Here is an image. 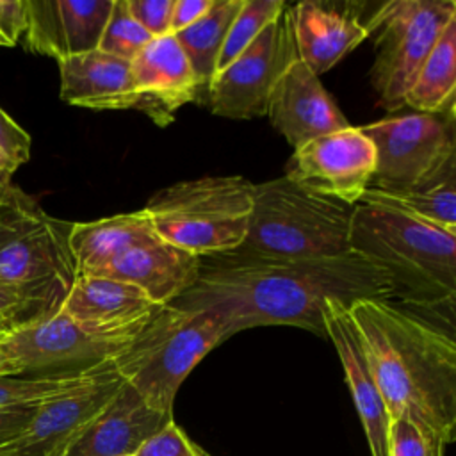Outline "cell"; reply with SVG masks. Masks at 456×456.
Masks as SVG:
<instances>
[{"instance_id":"cell-1","label":"cell","mask_w":456,"mask_h":456,"mask_svg":"<svg viewBox=\"0 0 456 456\" xmlns=\"http://www.w3.org/2000/svg\"><path fill=\"white\" fill-rule=\"evenodd\" d=\"M196 281L171 306L221 317L226 338L249 328L287 324L326 337L324 306L362 299L392 301L388 273L349 249L305 260L203 256Z\"/></svg>"},{"instance_id":"cell-2","label":"cell","mask_w":456,"mask_h":456,"mask_svg":"<svg viewBox=\"0 0 456 456\" xmlns=\"http://www.w3.org/2000/svg\"><path fill=\"white\" fill-rule=\"evenodd\" d=\"M349 314L388 411L410 419L428 436L454 442L456 344L420 315L387 299H362Z\"/></svg>"},{"instance_id":"cell-3","label":"cell","mask_w":456,"mask_h":456,"mask_svg":"<svg viewBox=\"0 0 456 456\" xmlns=\"http://www.w3.org/2000/svg\"><path fill=\"white\" fill-rule=\"evenodd\" d=\"M349 249L381 265L392 297L420 308L452 310L456 296V233L399 212L354 205Z\"/></svg>"},{"instance_id":"cell-4","label":"cell","mask_w":456,"mask_h":456,"mask_svg":"<svg viewBox=\"0 0 456 456\" xmlns=\"http://www.w3.org/2000/svg\"><path fill=\"white\" fill-rule=\"evenodd\" d=\"M354 205L312 194L287 176L253 183V210L239 260H305L349 251Z\"/></svg>"},{"instance_id":"cell-5","label":"cell","mask_w":456,"mask_h":456,"mask_svg":"<svg viewBox=\"0 0 456 456\" xmlns=\"http://www.w3.org/2000/svg\"><path fill=\"white\" fill-rule=\"evenodd\" d=\"M155 235L200 258L237 249L253 210V183L203 176L155 192L142 208Z\"/></svg>"},{"instance_id":"cell-6","label":"cell","mask_w":456,"mask_h":456,"mask_svg":"<svg viewBox=\"0 0 456 456\" xmlns=\"http://www.w3.org/2000/svg\"><path fill=\"white\" fill-rule=\"evenodd\" d=\"M223 340L226 335L219 315L166 305L112 363L151 408L173 413L180 385Z\"/></svg>"},{"instance_id":"cell-7","label":"cell","mask_w":456,"mask_h":456,"mask_svg":"<svg viewBox=\"0 0 456 456\" xmlns=\"http://www.w3.org/2000/svg\"><path fill=\"white\" fill-rule=\"evenodd\" d=\"M73 223L52 217L18 185L0 198V278L21 287L48 312H61L75 280Z\"/></svg>"},{"instance_id":"cell-8","label":"cell","mask_w":456,"mask_h":456,"mask_svg":"<svg viewBox=\"0 0 456 456\" xmlns=\"http://www.w3.org/2000/svg\"><path fill=\"white\" fill-rule=\"evenodd\" d=\"M454 18V0H392L370 12L365 21L376 43L370 84L385 110L404 107L406 93L420 66Z\"/></svg>"},{"instance_id":"cell-9","label":"cell","mask_w":456,"mask_h":456,"mask_svg":"<svg viewBox=\"0 0 456 456\" xmlns=\"http://www.w3.org/2000/svg\"><path fill=\"white\" fill-rule=\"evenodd\" d=\"M360 130L376 153L372 189H413L456 171L454 114H403Z\"/></svg>"},{"instance_id":"cell-10","label":"cell","mask_w":456,"mask_h":456,"mask_svg":"<svg viewBox=\"0 0 456 456\" xmlns=\"http://www.w3.org/2000/svg\"><path fill=\"white\" fill-rule=\"evenodd\" d=\"M296 59L292 12L285 5L253 43L214 75L207 87L210 110L230 119L265 116L274 84Z\"/></svg>"},{"instance_id":"cell-11","label":"cell","mask_w":456,"mask_h":456,"mask_svg":"<svg viewBox=\"0 0 456 456\" xmlns=\"http://www.w3.org/2000/svg\"><path fill=\"white\" fill-rule=\"evenodd\" d=\"M123 385L112 360L87 369L75 385L37 404L27 428L0 444V456H61Z\"/></svg>"},{"instance_id":"cell-12","label":"cell","mask_w":456,"mask_h":456,"mask_svg":"<svg viewBox=\"0 0 456 456\" xmlns=\"http://www.w3.org/2000/svg\"><path fill=\"white\" fill-rule=\"evenodd\" d=\"M130 340L91 333L57 312L12 333L0 342V349L18 365V376H59L114 360Z\"/></svg>"},{"instance_id":"cell-13","label":"cell","mask_w":456,"mask_h":456,"mask_svg":"<svg viewBox=\"0 0 456 456\" xmlns=\"http://www.w3.org/2000/svg\"><path fill=\"white\" fill-rule=\"evenodd\" d=\"M374 167L370 139L360 126L349 125L296 148L285 176L312 194L358 205L370 185Z\"/></svg>"},{"instance_id":"cell-14","label":"cell","mask_w":456,"mask_h":456,"mask_svg":"<svg viewBox=\"0 0 456 456\" xmlns=\"http://www.w3.org/2000/svg\"><path fill=\"white\" fill-rule=\"evenodd\" d=\"M25 46L57 61L98 50L114 0H25Z\"/></svg>"},{"instance_id":"cell-15","label":"cell","mask_w":456,"mask_h":456,"mask_svg":"<svg viewBox=\"0 0 456 456\" xmlns=\"http://www.w3.org/2000/svg\"><path fill=\"white\" fill-rule=\"evenodd\" d=\"M162 308L132 283L77 276L61 312L91 333L134 338Z\"/></svg>"},{"instance_id":"cell-16","label":"cell","mask_w":456,"mask_h":456,"mask_svg":"<svg viewBox=\"0 0 456 456\" xmlns=\"http://www.w3.org/2000/svg\"><path fill=\"white\" fill-rule=\"evenodd\" d=\"M265 116L294 150L315 137L349 126L319 77L299 57L274 84Z\"/></svg>"},{"instance_id":"cell-17","label":"cell","mask_w":456,"mask_h":456,"mask_svg":"<svg viewBox=\"0 0 456 456\" xmlns=\"http://www.w3.org/2000/svg\"><path fill=\"white\" fill-rule=\"evenodd\" d=\"M137 109L153 123L166 126L175 112L192 102L200 84L173 36L153 37L130 62Z\"/></svg>"},{"instance_id":"cell-18","label":"cell","mask_w":456,"mask_h":456,"mask_svg":"<svg viewBox=\"0 0 456 456\" xmlns=\"http://www.w3.org/2000/svg\"><path fill=\"white\" fill-rule=\"evenodd\" d=\"M324 330L338 353L353 403L367 436L370 456H388V411L370 372L360 331L344 303H326Z\"/></svg>"},{"instance_id":"cell-19","label":"cell","mask_w":456,"mask_h":456,"mask_svg":"<svg viewBox=\"0 0 456 456\" xmlns=\"http://www.w3.org/2000/svg\"><path fill=\"white\" fill-rule=\"evenodd\" d=\"M173 413L151 408L130 385H123L112 401L69 442L61 456H128Z\"/></svg>"},{"instance_id":"cell-20","label":"cell","mask_w":456,"mask_h":456,"mask_svg":"<svg viewBox=\"0 0 456 456\" xmlns=\"http://www.w3.org/2000/svg\"><path fill=\"white\" fill-rule=\"evenodd\" d=\"M360 4L305 0L290 7L297 57L317 77L331 69L367 36Z\"/></svg>"},{"instance_id":"cell-21","label":"cell","mask_w":456,"mask_h":456,"mask_svg":"<svg viewBox=\"0 0 456 456\" xmlns=\"http://www.w3.org/2000/svg\"><path fill=\"white\" fill-rule=\"evenodd\" d=\"M200 267V256L155 235L125 249L93 276L132 283L151 301L166 306L196 281Z\"/></svg>"},{"instance_id":"cell-22","label":"cell","mask_w":456,"mask_h":456,"mask_svg":"<svg viewBox=\"0 0 456 456\" xmlns=\"http://www.w3.org/2000/svg\"><path fill=\"white\" fill-rule=\"evenodd\" d=\"M57 62L62 102L96 110L137 109L128 61L93 50Z\"/></svg>"},{"instance_id":"cell-23","label":"cell","mask_w":456,"mask_h":456,"mask_svg":"<svg viewBox=\"0 0 456 456\" xmlns=\"http://www.w3.org/2000/svg\"><path fill=\"white\" fill-rule=\"evenodd\" d=\"M155 237L144 210L118 214L87 223H73L69 246L77 276H93L125 249Z\"/></svg>"},{"instance_id":"cell-24","label":"cell","mask_w":456,"mask_h":456,"mask_svg":"<svg viewBox=\"0 0 456 456\" xmlns=\"http://www.w3.org/2000/svg\"><path fill=\"white\" fill-rule=\"evenodd\" d=\"M456 100V18L447 23L431 48L415 80L411 82L404 105L417 112L454 114Z\"/></svg>"},{"instance_id":"cell-25","label":"cell","mask_w":456,"mask_h":456,"mask_svg":"<svg viewBox=\"0 0 456 456\" xmlns=\"http://www.w3.org/2000/svg\"><path fill=\"white\" fill-rule=\"evenodd\" d=\"M360 203L388 208L456 233V171L404 191L367 187Z\"/></svg>"},{"instance_id":"cell-26","label":"cell","mask_w":456,"mask_h":456,"mask_svg":"<svg viewBox=\"0 0 456 456\" xmlns=\"http://www.w3.org/2000/svg\"><path fill=\"white\" fill-rule=\"evenodd\" d=\"M242 4L244 0H214L212 7L198 21L173 34L185 53L200 87H208L214 78L230 25Z\"/></svg>"},{"instance_id":"cell-27","label":"cell","mask_w":456,"mask_h":456,"mask_svg":"<svg viewBox=\"0 0 456 456\" xmlns=\"http://www.w3.org/2000/svg\"><path fill=\"white\" fill-rule=\"evenodd\" d=\"M283 0H244L240 11L230 25L228 36L224 39L216 73L224 69L256 36L278 18L285 9Z\"/></svg>"},{"instance_id":"cell-28","label":"cell","mask_w":456,"mask_h":456,"mask_svg":"<svg viewBox=\"0 0 456 456\" xmlns=\"http://www.w3.org/2000/svg\"><path fill=\"white\" fill-rule=\"evenodd\" d=\"M86 370L59 376H0V408L41 404L75 385Z\"/></svg>"},{"instance_id":"cell-29","label":"cell","mask_w":456,"mask_h":456,"mask_svg":"<svg viewBox=\"0 0 456 456\" xmlns=\"http://www.w3.org/2000/svg\"><path fill=\"white\" fill-rule=\"evenodd\" d=\"M153 37L132 18L125 0H114L98 50L132 62Z\"/></svg>"},{"instance_id":"cell-30","label":"cell","mask_w":456,"mask_h":456,"mask_svg":"<svg viewBox=\"0 0 456 456\" xmlns=\"http://www.w3.org/2000/svg\"><path fill=\"white\" fill-rule=\"evenodd\" d=\"M52 315L55 314L48 312L27 290L0 278V342L21 328Z\"/></svg>"},{"instance_id":"cell-31","label":"cell","mask_w":456,"mask_h":456,"mask_svg":"<svg viewBox=\"0 0 456 456\" xmlns=\"http://www.w3.org/2000/svg\"><path fill=\"white\" fill-rule=\"evenodd\" d=\"M445 445L428 436L410 419L397 417L388 428V456H445Z\"/></svg>"},{"instance_id":"cell-32","label":"cell","mask_w":456,"mask_h":456,"mask_svg":"<svg viewBox=\"0 0 456 456\" xmlns=\"http://www.w3.org/2000/svg\"><path fill=\"white\" fill-rule=\"evenodd\" d=\"M134 456H205V449L194 444L175 420L150 436Z\"/></svg>"},{"instance_id":"cell-33","label":"cell","mask_w":456,"mask_h":456,"mask_svg":"<svg viewBox=\"0 0 456 456\" xmlns=\"http://www.w3.org/2000/svg\"><path fill=\"white\" fill-rule=\"evenodd\" d=\"M132 18L151 36H171V12L175 0H125Z\"/></svg>"},{"instance_id":"cell-34","label":"cell","mask_w":456,"mask_h":456,"mask_svg":"<svg viewBox=\"0 0 456 456\" xmlns=\"http://www.w3.org/2000/svg\"><path fill=\"white\" fill-rule=\"evenodd\" d=\"M30 135L0 107V153L16 167L30 159Z\"/></svg>"},{"instance_id":"cell-35","label":"cell","mask_w":456,"mask_h":456,"mask_svg":"<svg viewBox=\"0 0 456 456\" xmlns=\"http://www.w3.org/2000/svg\"><path fill=\"white\" fill-rule=\"evenodd\" d=\"M27 27L25 0H0V34L14 46Z\"/></svg>"},{"instance_id":"cell-36","label":"cell","mask_w":456,"mask_h":456,"mask_svg":"<svg viewBox=\"0 0 456 456\" xmlns=\"http://www.w3.org/2000/svg\"><path fill=\"white\" fill-rule=\"evenodd\" d=\"M212 4L214 0H175L169 25L171 36L198 21L212 7Z\"/></svg>"},{"instance_id":"cell-37","label":"cell","mask_w":456,"mask_h":456,"mask_svg":"<svg viewBox=\"0 0 456 456\" xmlns=\"http://www.w3.org/2000/svg\"><path fill=\"white\" fill-rule=\"evenodd\" d=\"M37 404L0 408V444L14 438L32 420Z\"/></svg>"},{"instance_id":"cell-38","label":"cell","mask_w":456,"mask_h":456,"mask_svg":"<svg viewBox=\"0 0 456 456\" xmlns=\"http://www.w3.org/2000/svg\"><path fill=\"white\" fill-rule=\"evenodd\" d=\"M16 169H18V167H16L14 164H11V162L0 153V198H2V194L7 191V187L12 183L11 178H12V175H14Z\"/></svg>"},{"instance_id":"cell-39","label":"cell","mask_w":456,"mask_h":456,"mask_svg":"<svg viewBox=\"0 0 456 456\" xmlns=\"http://www.w3.org/2000/svg\"><path fill=\"white\" fill-rule=\"evenodd\" d=\"M18 365L0 349V376H18Z\"/></svg>"},{"instance_id":"cell-40","label":"cell","mask_w":456,"mask_h":456,"mask_svg":"<svg viewBox=\"0 0 456 456\" xmlns=\"http://www.w3.org/2000/svg\"><path fill=\"white\" fill-rule=\"evenodd\" d=\"M0 46H11V45L7 43V39H5L2 34H0Z\"/></svg>"},{"instance_id":"cell-41","label":"cell","mask_w":456,"mask_h":456,"mask_svg":"<svg viewBox=\"0 0 456 456\" xmlns=\"http://www.w3.org/2000/svg\"><path fill=\"white\" fill-rule=\"evenodd\" d=\"M205 456H212V454H208V452H207V451H205Z\"/></svg>"},{"instance_id":"cell-42","label":"cell","mask_w":456,"mask_h":456,"mask_svg":"<svg viewBox=\"0 0 456 456\" xmlns=\"http://www.w3.org/2000/svg\"><path fill=\"white\" fill-rule=\"evenodd\" d=\"M128 456H134V454H128Z\"/></svg>"}]
</instances>
